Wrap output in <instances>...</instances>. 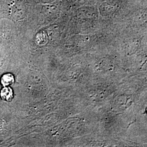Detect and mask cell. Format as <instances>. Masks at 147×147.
<instances>
[{
    "label": "cell",
    "instance_id": "obj_5",
    "mask_svg": "<svg viewBox=\"0 0 147 147\" xmlns=\"http://www.w3.org/2000/svg\"><path fill=\"white\" fill-rule=\"evenodd\" d=\"M71 1L76 5H82L86 2L87 0H71Z\"/></svg>",
    "mask_w": 147,
    "mask_h": 147
},
{
    "label": "cell",
    "instance_id": "obj_2",
    "mask_svg": "<svg viewBox=\"0 0 147 147\" xmlns=\"http://www.w3.org/2000/svg\"><path fill=\"white\" fill-rule=\"evenodd\" d=\"M116 10V8L115 5H111L108 3H103L100 5L99 8L100 14L104 16L113 14Z\"/></svg>",
    "mask_w": 147,
    "mask_h": 147
},
{
    "label": "cell",
    "instance_id": "obj_1",
    "mask_svg": "<svg viewBox=\"0 0 147 147\" xmlns=\"http://www.w3.org/2000/svg\"><path fill=\"white\" fill-rule=\"evenodd\" d=\"M77 14L84 17L93 18L96 16L97 11L93 7L84 6L79 8L77 11Z\"/></svg>",
    "mask_w": 147,
    "mask_h": 147
},
{
    "label": "cell",
    "instance_id": "obj_3",
    "mask_svg": "<svg viewBox=\"0 0 147 147\" xmlns=\"http://www.w3.org/2000/svg\"><path fill=\"white\" fill-rule=\"evenodd\" d=\"M0 95L3 100L7 102H11L13 98V90L11 88L5 87L1 90Z\"/></svg>",
    "mask_w": 147,
    "mask_h": 147
},
{
    "label": "cell",
    "instance_id": "obj_4",
    "mask_svg": "<svg viewBox=\"0 0 147 147\" xmlns=\"http://www.w3.org/2000/svg\"><path fill=\"white\" fill-rule=\"evenodd\" d=\"M1 82L3 86L5 87L8 86L9 85H11L14 83V76L11 74H5L2 77Z\"/></svg>",
    "mask_w": 147,
    "mask_h": 147
}]
</instances>
